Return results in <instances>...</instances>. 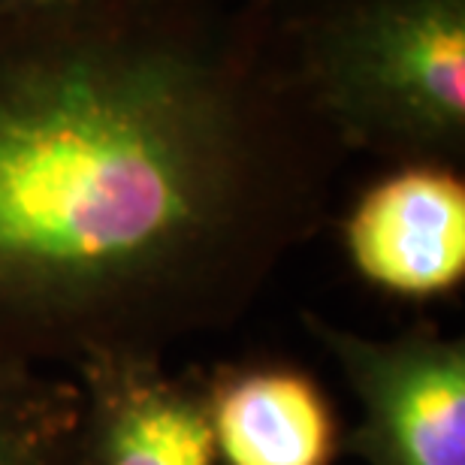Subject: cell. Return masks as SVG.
<instances>
[{"label":"cell","instance_id":"6da1fadb","mask_svg":"<svg viewBox=\"0 0 465 465\" xmlns=\"http://www.w3.org/2000/svg\"><path fill=\"white\" fill-rule=\"evenodd\" d=\"M341 161L284 0L0 13V360L163 353L239 323L323 227Z\"/></svg>","mask_w":465,"mask_h":465},{"label":"cell","instance_id":"7a4b0ae2","mask_svg":"<svg viewBox=\"0 0 465 465\" xmlns=\"http://www.w3.org/2000/svg\"><path fill=\"white\" fill-rule=\"evenodd\" d=\"M305 100L348 152L465 161V0H284Z\"/></svg>","mask_w":465,"mask_h":465},{"label":"cell","instance_id":"3957f363","mask_svg":"<svg viewBox=\"0 0 465 465\" xmlns=\"http://www.w3.org/2000/svg\"><path fill=\"white\" fill-rule=\"evenodd\" d=\"M360 402L345 453L366 465H465V341L430 323L378 339L302 314Z\"/></svg>","mask_w":465,"mask_h":465},{"label":"cell","instance_id":"277c9868","mask_svg":"<svg viewBox=\"0 0 465 465\" xmlns=\"http://www.w3.org/2000/svg\"><path fill=\"white\" fill-rule=\"evenodd\" d=\"M351 269L405 302L448 300L465 282V179L450 163H393L341 218Z\"/></svg>","mask_w":465,"mask_h":465},{"label":"cell","instance_id":"5b68a950","mask_svg":"<svg viewBox=\"0 0 465 465\" xmlns=\"http://www.w3.org/2000/svg\"><path fill=\"white\" fill-rule=\"evenodd\" d=\"M79 465H218L203 371L173 375L163 353L79 360Z\"/></svg>","mask_w":465,"mask_h":465},{"label":"cell","instance_id":"8992f818","mask_svg":"<svg viewBox=\"0 0 465 465\" xmlns=\"http://www.w3.org/2000/svg\"><path fill=\"white\" fill-rule=\"evenodd\" d=\"M203 390L218 465H336L345 453L330 393L296 362H221Z\"/></svg>","mask_w":465,"mask_h":465},{"label":"cell","instance_id":"52a82bcc","mask_svg":"<svg viewBox=\"0 0 465 465\" xmlns=\"http://www.w3.org/2000/svg\"><path fill=\"white\" fill-rule=\"evenodd\" d=\"M0 465H79V387L0 360Z\"/></svg>","mask_w":465,"mask_h":465},{"label":"cell","instance_id":"ba28073f","mask_svg":"<svg viewBox=\"0 0 465 465\" xmlns=\"http://www.w3.org/2000/svg\"><path fill=\"white\" fill-rule=\"evenodd\" d=\"M70 4H85V0H0V13H27V9H52Z\"/></svg>","mask_w":465,"mask_h":465}]
</instances>
